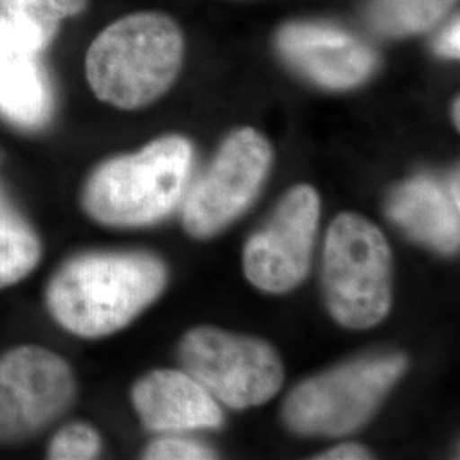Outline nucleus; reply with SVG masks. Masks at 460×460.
Returning a JSON list of instances; mask_svg holds the SVG:
<instances>
[{
  "mask_svg": "<svg viewBox=\"0 0 460 460\" xmlns=\"http://www.w3.org/2000/svg\"><path fill=\"white\" fill-rule=\"evenodd\" d=\"M456 0H372L370 22L387 36H410L433 28Z\"/></svg>",
  "mask_w": 460,
  "mask_h": 460,
  "instance_id": "dca6fc26",
  "label": "nucleus"
},
{
  "mask_svg": "<svg viewBox=\"0 0 460 460\" xmlns=\"http://www.w3.org/2000/svg\"><path fill=\"white\" fill-rule=\"evenodd\" d=\"M184 40L161 13H135L110 24L85 57V75L101 101L138 110L161 98L176 81Z\"/></svg>",
  "mask_w": 460,
  "mask_h": 460,
  "instance_id": "f03ea898",
  "label": "nucleus"
},
{
  "mask_svg": "<svg viewBox=\"0 0 460 460\" xmlns=\"http://www.w3.org/2000/svg\"><path fill=\"white\" fill-rule=\"evenodd\" d=\"M331 315L345 328L378 324L393 302V254L377 226L357 214H341L328 230L323 263Z\"/></svg>",
  "mask_w": 460,
  "mask_h": 460,
  "instance_id": "20e7f679",
  "label": "nucleus"
},
{
  "mask_svg": "<svg viewBox=\"0 0 460 460\" xmlns=\"http://www.w3.org/2000/svg\"><path fill=\"white\" fill-rule=\"evenodd\" d=\"M406 367L402 355L341 365L296 385L283 406V418L300 435H348L370 420Z\"/></svg>",
  "mask_w": 460,
  "mask_h": 460,
  "instance_id": "39448f33",
  "label": "nucleus"
},
{
  "mask_svg": "<svg viewBox=\"0 0 460 460\" xmlns=\"http://www.w3.org/2000/svg\"><path fill=\"white\" fill-rule=\"evenodd\" d=\"M132 402L150 431L217 428L224 421L214 395L188 372L154 370L132 389Z\"/></svg>",
  "mask_w": 460,
  "mask_h": 460,
  "instance_id": "9b49d317",
  "label": "nucleus"
},
{
  "mask_svg": "<svg viewBox=\"0 0 460 460\" xmlns=\"http://www.w3.org/2000/svg\"><path fill=\"white\" fill-rule=\"evenodd\" d=\"M459 174L442 184L416 178L399 186L387 199V215L412 239L454 252L460 241Z\"/></svg>",
  "mask_w": 460,
  "mask_h": 460,
  "instance_id": "f8f14e48",
  "label": "nucleus"
},
{
  "mask_svg": "<svg viewBox=\"0 0 460 460\" xmlns=\"http://www.w3.org/2000/svg\"><path fill=\"white\" fill-rule=\"evenodd\" d=\"M144 459L148 460H203L215 459V454L203 445L182 440V438H159L148 445L144 452Z\"/></svg>",
  "mask_w": 460,
  "mask_h": 460,
  "instance_id": "a211bd4d",
  "label": "nucleus"
},
{
  "mask_svg": "<svg viewBox=\"0 0 460 460\" xmlns=\"http://www.w3.org/2000/svg\"><path fill=\"white\" fill-rule=\"evenodd\" d=\"M435 49L448 58H459L460 51V28L459 17L445 30L444 33L438 36Z\"/></svg>",
  "mask_w": 460,
  "mask_h": 460,
  "instance_id": "6ab92c4d",
  "label": "nucleus"
},
{
  "mask_svg": "<svg viewBox=\"0 0 460 460\" xmlns=\"http://www.w3.org/2000/svg\"><path fill=\"white\" fill-rule=\"evenodd\" d=\"M75 397L68 363L41 346L0 357V444L28 440L57 421Z\"/></svg>",
  "mask_w": 460,
  "mask_h": 460,
  "instance_id": "0eeeda50",
  "label": "nucleus"
},
{
  "mask_svg": "<svg viewBox=\"0 0 460 460\" xmlns=\"http://www.w3.org/2000/svg\"><path fill=\"white\" fill-rule=\"evenodd\" d=\"M180 358L184 372L232 410L268 402L283 384V365L271 346L222 329H191Z\"/></svg>",
  "mask_w": 460,
  "mask_h": 460,
  "instance_id": "423d86ee",
  "label": "nucleus"
},
{
  "mask_svg": "<svg viewBox=\"0 0 460 460\" xmlns=\"http://www.w3.org/2000/svg\"><path fill=\"white\" fill-rule=\"evenodd\" d=\"M281 57L305 77L329 89L362 84L376 66L374 51L340 28L321 22H292L279 30Z\"/></svg>",
  "mask_w": 460,
  "mask_h": 460,
  "instance_id": "9d476101",
  "label": "nucleus"
},
{
  "mask_svg": "<svg viewBox=\"0 0 460 460\" xmlns=\"http://www.w3.org/2000/svg\"><path fill=\"white\" fill-rule=\"evenodd\" d=\"M191 159V144L171 135L135 154L106 161L84 186V210L113 227L150 226L180 203Z\"/></svg>",
  "mask_w": 460,
  "mask_h": 460,
  "instance_id": "7ed1b4c3",
  "label": "nucleus"
},
{
  "mask_svg": "<svg viewBox=\"0 0 460 460\" xmlns=\"http://www.w3.org/2000/svg\"><path fill=\"white\" fill-rule=\"evenodd\" d=\"M271 159L273 152L263 135L252 128L232 133L186 195L184 229L195 237H210L227 227L258 197Z\"/></svg>",
  "mask_w": 460,
  "mask_h": 460,
  "instance_id": "6e6552de",
  "label": "nucleus"
},
{
  "mask_svg": "<svg viewBox=\"0 0 460 460\" xmlns=\"http://www.w3.org/2000/svg\"><path fill=\"white\" fill-rule=\"evenodd\" d=\"M321 460H363L370 459V452L362 447V445L357 444H345L340 445V447H334L328 450L326 454L319 456Z\"/></svg>",
  "mask_w": 460,
  "mask_h": 460,
  "instance_id": "aec40b11",
  "label": "nucleus"
},
{
  "mask_svg": "<svg viewBox=\"0 0 460 460\" xmlns=\"http://www.w3.org/2000/svg\"><path fill=\"white\" fill-rule=\"evenodd\" d=\"M101 452L98 431L85 423H72L62 428L49 442V459H96Z\"/></svg>",
  "mask_w": 460,
  "mask_h": 460,
  "instance_id": "f3484780",
  "label": "nucleus"
},
{
  "mask_svg": "<svg viewBox=\"0 0 460 460\" xmlns=\"http://www.w3.org/2000/svg\"><path fill=\"white\" fill-rule=\"evenodd\" d=\"M41 258V243L31 224L0 190V288L26 279Z\"/></svg>",
  "mask_w": 460,
  "mask_h": 460,
  "instance_id": "4468645a",
  "label": "nucleus"
},
{
  "mask_svg": "<svg viewBox=\"0 0 460 460\" xmlns=\"http://www.w3.org/2000/svg\"><path fill=\"white\" fill-rule=\"evenodd\" d=\"M319 214V195L311 186L300 184L281 198L275 214L244 249V273L256 288L285 294L307 277Z\"/></svg>",
  "mask_w": 460,
  "mask_h": 460,
  "instance_id": "1a4fd4ad",
  "label": "nucleus"
},
{
  "mask_svg": "<svg viewBox=\"0 0 460 460\" xmlns=\"http://www.w3.org/2000/svg\"><path fill=\"white\" fill-rule=\"evenodd\" d=\"M87 0H0V16L43 51L58 33L62 21L77 16Z\"/></svg>",
  "mask_w": 460,
  "mask_h": 460,
  "instance_id": "2eb2a0df",
  "label": "nucleus"
},
{
  "mask_svg": "<svg viewBox=\"0 0 460 460\" xmlns=\"http://www.w3.org/2000/svg\"><path fill=\"white\" fill-rule=\"evenodd\" d=\"M454 118H456V125H457V128H459V123H460L459 99H457V101H456V104H454Z\"/></svg>",
  "mask_w": 460,
  "mask_h": 460,
  "instance_id": "412c9836",
  "label": "nucleus"
},
{
  "mask_svg": "<svg viewBox=\"0 0 460 460\" xmlns=\"http://www.w3.org/2000/svg\"><path fill=\"white\" fill-rule=\"evenodd\" d=\"M41 51L0 16V113L13 123L43 125L53 108Z\"/></svg>",
  "mask_w": 460,
  "mask_h": 460,
  "instance_id": "ddd939ff",
  "label": "nucleus"
},
{
  "mask_svg": "<svg viewBox=\"0 0 460 460\" xmlns=\"http://www.w3.org/2000/svg\"><path fill=\"white\" fill-rule=\"evenodd\" d=\"M167 271L147 252H89L62 264L47 287L51 317L72 334L101 338L128 326L163 294Z\"/></svg>",
  "mask_w": 460,
  "mask_h": 460,
  "instance_id": "f257e3e1",
  "label": "nucleus"
}]
</instances>
